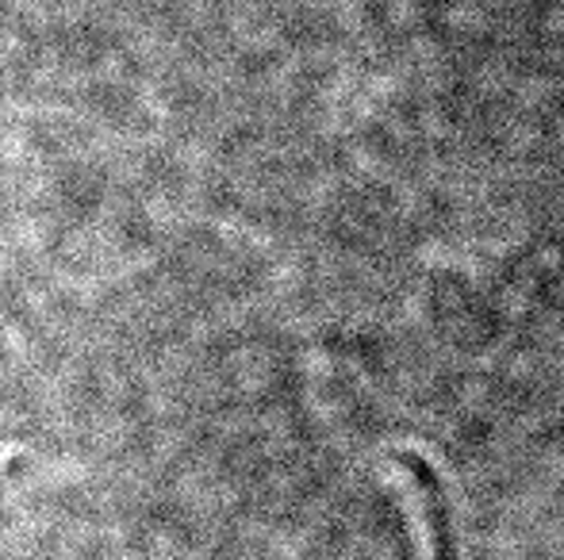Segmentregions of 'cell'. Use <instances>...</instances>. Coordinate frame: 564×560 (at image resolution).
I'll return each instance as SVG.
<instances>
[{
	"instance_id": "cell-1",
	"label": "cell",
	"mask_w": 564,
	"mask_h": 560,
	"mask_svg": "<svg viewBox=\"0 0 564 560\" xmlns=\"http://www.w3.org/2000/svg\"><path fill=\"white\" fill-rule=\"evenodd\" d=\"M403 472L419 484V503H423L426 515V538H431V560H453V538H449V518L446 503H442V487L434 480V472L426 469L415 457H400Z\"/></svg>"
}]
</instances>
